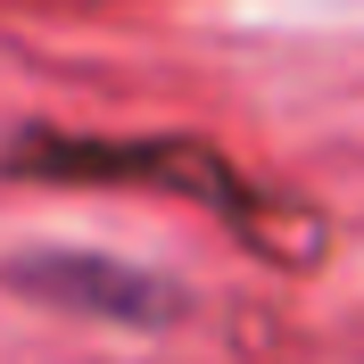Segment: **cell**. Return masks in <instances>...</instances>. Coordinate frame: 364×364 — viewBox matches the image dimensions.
<instances>
[{
	"label": "cell",
	"mask_w": 364,
	"mask_h": 364,
	"mask_svg": "<svg viewBox=\"0 0 364 364\" xmlns=\"http://www.w3.org/2000/svg\"><path fill=\"white\" fill-rule=\"evenodd\" d=\"M0 174H33V182H141V191H174V199H207L224 207L240 232L273 224L282 207L257 191L224 149L207 141H108V133H17L0 149Z\"/></svg>",
	"instance_id": "1"
},
{
	"label": "cell",
	"mask_w": 364,
	"mask_h": 364,
	"mask_svg": "<svg viewBox=\"0 0 364 364\" xmlns=\"http://www.w3.org/2000/svg\"><path fill=\"white\" fill-rule=\"evenodd\" d=\"M9 290L17 298H42V306H67V315L91 323H116V331H166V323L191 315L182 282L149 265H124V257H100V249H33V257H9Z\"/></svg>",
	"instance_id": "2"
}]
</instances>
